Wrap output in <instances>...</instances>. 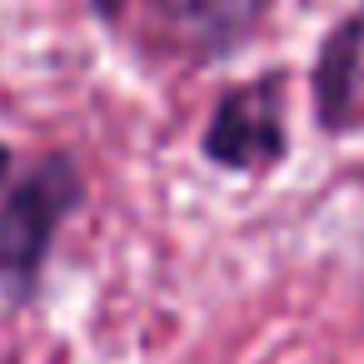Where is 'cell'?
I'll list each match as a JSON object with an SVG mask.
<instances>
[{
    "label": "cell",
    "mask_w": 364,
    "mask_h": 364,
    "mask_svg": "<svg viewBox=\"0 0 364 364\" xmlns=\"http://www.w3.org/2000/svg\"><path fill=\"white\" fill-rule=\"evenodd\" d=\"M314 115L329 135H349L364 120V6L344 16L314 60Z\"/></svg>",
    "instance_id": "obj_3"
},
{
    "label": "cell",
    "mask_w": 364,
    "mask_h": 364,
    "mask_svg": "<svg viewBox=\"0 0 364 364\" xmlns=\"http://www.w3.org/2000/svg\"><path fill=\"white\" fill-rule=\"evenodd\" d=\"M205 155L220 170H269L284 160V90L279 75H259L220 95L205 125Z\"/></svg>",
    "instance_id": "obj_2"
},
{
    "label": "cell",
    "mask_w": 364,
    "mask_h": 364,
    "mask_svg": "<svg viewBox=\"0 0 364 364\" xmlns=\"http://www.w3.org/2000/svg\"><path fill=\"white\" fill-rule=\"evenodd\" d=\"M80 200L85 175L70 155H41L31 165H16V175L0 185V289L16 304L36 299L55 235L80 210Z\"/></svg>",
    "instance_id": "obj_1"
},
{
    "label": "cell",
    "mask_w": 364,
    "mask_h": 364,
    "mask_svg": "<svg viewBox=\"0 0 364 364\" xmlns=\"http://www.w3.org/2000/svg\"><path fill=\"white\" fill-rule=\"evenodd\" d=\"M150 6L195 60H220L259 31L274 0H150Z\"/></svg>",
    "instance_id": "obj_4"
},
{
    "label": "cell",
    "mask_w": 364,
    "mask_h": 364,
    "mask_svg": "<svg viewBox=\"0 0 364 364\" xmlns=\"http://www.w3.org/2000/svg\"><path fill=\"white\" fill-rule=\"evenodd\" d=\"M11 175H16V150H11L6 140H0V185H6Z\"/></svg>",
    "instance_id": "obj_5"
}]
</instances>
